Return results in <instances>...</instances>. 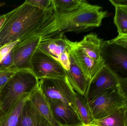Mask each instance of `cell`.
Returning a JSON list of instances; mask_svg holds the SVG:
<instances>
[{"label": "cell", "instance_id": "cell-23", "mask_svg": "<svg viewBox=\"0 0 127 126\" xmlns=\"http://www.w3.org/2000/svg\"><path fill=\"white\" fill-rule=\"evenodd\" d=\"M25 1L43 10H47L53 7L52 0H27Z\"/></svg>", "mask_w": 127, "mask_h": 126}, {"label": "cell", "instance_id": "cell-13", "mask_svg": "<svg viewBox=\"0 0 127 126\" xmlns=\"http://www.w3.org/2000/svg\"><path fill=\"white\" fill-rule=\"evenodd\" d=\"M16 126H53L33 106L29 100L22 109Z\"/></svg>", "mask_w": 127, "mask_h": 126}, {"label": "cell", "instance_id": "cell-34", "mask_svg": "<svg viewBox=\"0 0 127 126\" xmlns=\"http://www.w3.org/2000/svg\"></svg>", "mask_w": 127, "mask_h": 126}, {"label": "cell", "instance_id": "cell-5", "mask_svg": "<svg viewBox=\"0 0 127 126\" xmlns=\"http://www.w3.org/2000/svg\"><path fill=\"white\" fill-rule=\"evenodd\" d=\"M38 88L47 100H58L77 112L75 92L66 77L41 78Z\"/></svg>", "mask_w": 127, "mask_h": 126}, {"label": "cell", "instance_id": "cell-18", "mask_svg": "<svg viewBox=\"0 0 127 126\" xmlns=\"http://www.w3.org/2000/svg\"><path fill=\"white\" fill-rule=\"evenodd\" d=\"M83 0H52L54 13L57 18L70 15L80 7Z\"/></svg>", "mask_w": 127, "mask_h": 126}, {"label": "cell", "instance_id": "cell-27", "mask_svg": "<svg viewBox=\"0 0 127 126\" xmlns=\"http://www.w3.org/2000/svg\"><path fill=\"white\" fill-rule=\"evenodd\" d=\"M119 86L122 94L127 100V78L119 80Z\"/></svg>", "mask_w": 127, "mask_h": 126}, {"label": "cell", "instance_id": "cell-4", "mask_svg": "<svg viewBox=\"0 0 127 126\" xmlns=\"http://www.w3.org/2000/svg\"><path fill=\"white\" fill-rule=\"evenodd\" d=\"M88 104L93 120L106 117L125 107L127 100L119 86L101 92L88 101Z\"/></svg>", "mask_w": 127, "mask_h": 126}, {"label": "cell", "instance_id": "cell-32", "mask_svg": "<svg viewBox=\"0 0 127 126\" xmlns=\"http://www.w3.org/2000/svg\"><path fill=\"white\" fill-rule=\"evenodd\" d=\"M81 126H94V125H83Z\"/></svg>", "mask_w": 127, "mask_h": 126}, {"label": "cell", "instance_id": "cell-21", "mask_svg": "<svg viewBox=\"0 0 127 126\" xmlns=\"http://www.w3.org/2000/svg\"><path fill=\"white\" fill-rule=\"evenodd\" d=\"M114 23L117 28L119 35H127V9L116 6Z\"/></svg>", "mask_w": 127, "mask_h": 126}, {"label": "cell", "instance_id": "cell-30", "mask_svg": "<svg viewBox=\"0 0 127 126\" xmlns=\"http://www.w3.org/2000/svg\"><path fill=\"white\" fill-rule=\"evenodd\" d=\"M125 126H127V104L125 107L124 113Z\"/></svg>", "mask_w": 127, "mask_h": 126}, {"label": "cell", "instance_id": "cell-9", "mask_svg": "<svg viewBox=\"0 0 127 126\" xmlns=\"http://www.w3.org/2000/svg\"><path fill=\"white\" fill-rule=\"evenodd\" d=\"M71 41L63 33L41 40L38 48L42 52L60 62L65 71L70 66V50Z\"/></svg>", "mask_w": 127, "mask_h": 126}, {"label": "cell", "instance_id": "cell-12", "mask_svg": "<svg viewBox=\"0 0 127 126\" xmlns=\"http://www.w3.org/2000/svg\"><path fill=\"white\" fill-rule=\"evenodd\" d=\"M56 121L62 126L84 125L77 112L60 101L47 100Z\"/></svg>", "mask_w": 127, "mask_h": 126}, {"label": "cell", "instance_id": "cell-8", "mask_svg": "<svg viewBox=\"0 0 127 126\" xmlns=\"http://www.w3.org/2000/svg\"><path fill=\"white\" fill-rule=\"evenodd\" d=\"M31 70L38 79L66 77L65 70L62 64L38 47L33 56Z\"/></svg>", "mask_w": 127, "mask_h": 126}, {"label": "cell", "instance_id": "cell-33", "mask_svg": "<svg viewBox=\"0 0 127 126\" xmlns=\"http://www.w3.org/2000/svg\"><path fill=\"white\" fill-rule=\"evenodd\" d=\"M1 104L0 100V111H1Z\"/></svg>", "mask_w": 127, "mask_h": 126}, {"label": "cell", "instance_id": "cell-14", "mask_svg": "<svg viewBox=\"0 0 127 126\" xmlns=\"http://www.w3.org/2000/svg\"><path fill=\"white\" fill-rule=\"evenodd\" d=\"M69 69L65 71L66 77L75 92L86 96L90 82L87 80L80 68L76 65L71 54Z\"/></svg>", "mask_w": 127, "mask_h": 126}, {"label": "cell", "instance_id": "cell-11", "mask_svg": "<svg viewBox=\"0 0 127 126\" xmlns=\"http://www.w3.org/2000/svg\"><path fill=\"white\" fill-rule=\"evenodd\" d=\"M70 53L76 65L89 82L104 66L102 60L96 61L85 54L78 47L76 41L71 42Z\"/></svg>", "mask_w": 127, "mask_h": 126}, {"label": "cell", "instance_id": "cell-19", "mask_svg": "<svg viewBox=\"0 0 127 126\" xmlns=\"http://www.w3.org/2000/svg\"><path fill=\"white\" fill-rule=\"evenodd\" d=\"M125 107L116 110L106 117L99 120H93L89 125L97 126H125Z\"/></svg>", "mask_w": 127, "mask_h": 126}, {"label": "cell", "instance_id": "cell-20", "mask_svg": "<svg viewBox=\"0 0 127 126\" xmlns=\"http://www.w3.org/2000/svg\"><path fill=\"white\" fill-rule=\"evenodd\" d=\"M75 97L77 111L81 121L84 125H89L92 119L86 97L75 92Z\"/></svg>", "mask_w": 127, "mask_h": 126}, {"label": "cell", "instance_id": "cell-2", "mask_svg": "<svg viewBox=\"0 0 127 126\" xmlns=\"http://www.w3.org/2000/svg\"><path fill=\"white\" fill-rule=\"evenodd\" d=\"M108 15V12L103 11L101 7L90 4L83 0L75 12L64 18H57L59 34L68 32H82L99 27L103 19Z\"/></svg>", "mask_w": 127, "mask_h": 126}, {"label": "cell", "instance_id": "cell-25", "mask_svg": "<svg viewBox=\"0 0 127 126\" xmlns=\"http://www.w3.org/2000/svg\"><path fill=\"white\" fill-rule=\"evenodd\" d=\"M108 41L109 43L118 44L127 49V35H118L116 37Z\"/></svg>", "mask_w": 127, "mask_h": 126}, {"label": "cell", "instance_id": "cell-6", "mask_svg": "<svg viewBox=\"0 0 127 126\" xmlns=\"http://www.w3.org/2000/svg\"><path fill=\"white\" fill-rule=\"evenodd\" d=\"M50 37V34L47 33H36L19 40L12 50L13 62L9 68L32 71L31 61L35 52L41 40Z\"/></svg>", "mask_w": 127, "mask_h": 126}, {"label": "cell", "instance_id": "cell-1", "mask_svg": "<svg viewBox=\"0 0 127 126\" xmlns=\"http://www.w3.org/2000/svg\"><path fill=\"white\" fill-rule=\"evenodd\" d=\"M6 17L0 29V48L33 34L56 33L59 30L53 6L43 10L25 1L6 14Z\"/></svg>", "mask_w": 127, "mask_h": 126}, {"label": "cell", "instance_id": "cell-7", "mask_svg": "<svg viewBox=\"0 0 127 126\" xmlns=\"http://www.w3.org/2000/svg\"><path fill=\"white\" fill-rule=\"evenodd\" d=\"M101 57L104 66L119 80L127 78V49L108 41H103Z\"/></svg>", "mask_w": 127, "mask_h": 126}, {"label": "cell", "instance_id": "cell-17", "mask_svg": "<svg viewBox=\"0 0 127 126\" xmlns=\"http://www.w3.org/2000/svg\"><path fill=\"white\" fill-rule=\"evenodd\" d=\"M31 94L22 95L0 116V126H16L22 109Z\"/></svg>", "mask_w": 127, "mask_h": 126}, {"label": "cell", "instance_id": "cell-22", "mask_svg": "<svg viewBox=\"0 0 127 126\" xmlns=\"http://www.w3.org/2000/svg\"><path fill=\"white\" fill-rule=\"evenodd\" d=\"M20 71L0 66V94L6 84L16 72Z\"/></svg>", "mask_w": 127, "mask_h": 126}, {"label": "cell", "instance_id": "cell-15", "mask_svg": "<svg viewBox=\"0 0 127 126\" xmlns=\"http://www.w3.org/2000/svg\"><path fill=\"white\" fill-rule=\"evenodd\" d=\"M103 41L95 33H91L84 36L77 43L78 47L89 57L96 61H101V46Z\"/></svg>", "mask_w": 127, "mask_h": 126}, {"label": "cell", "instance_id": "cell-10", "mask_svg": "<svg viewBox=\"0 0 127 126\" xmlns=\"http://www.w3.org/2000/svg\"><path fill=\"white\" fill-rule=\"evenodd\" d=\"M119 85V80L117 76L104 66L90 82L85 97L89 101L101 92Z\"/></svg>", "mask_w": 127, "mask_h": 126}, {"label": "cell", "instance_id": "cell-26", "mask_svg": "<svg viewBox=\"0 0 127 126\" xmlns=\"http://www.w3.org/2000/svg\"><path fill=\"white\" fill-rule=\"evenodd\" d=\"M13 62V56L12 51L10 53L3 61L0 64V66H3L7 67H10L12 65Z\"/></svg>", "mask_w": 127, "mask_h": 126}, {"label": "cell", "instance_id": "cell-3", "mask_svg": "<svg viewBox=\"0 0 127 126\" xmlns=\"http://www.w3.org/2000/svg\"><path fill=\"white\" fill-rule=\"evenodd\" d=\"M39 80L30 70L20 71L10 80L0 94L1 111L6 112L20 97L31 94L38 86Z\"/></svg>", "mask_w": 127, "mask_h": 126}, {"label": "cell", "instance_id": "cell-16", "mask_svg": "<svg viewBox=\"0 0 127 126\" xmlns=\"http://www.w3.org/2000/svg\"><path fill=\"white\" fill-rule=\"evenodd\" d=\"M29 100L37 111L53 126H62L54 118L48 100L42 94L38 87L31 94Z\"/></svg>", "mask_w": 127, "mask_h": 126}, {"label": "cell", "instance_id": "cell-29", "mask_svg": "<svg viewBox=\"0 0 127 126\" xmlns=\"http://www.w3.org/2000/svg\"><path fill=\"white\" fill-rule=\"evenodd\" d=\"M6 14L0 16V29L3 24L6 20Z\"/></svg>", "mask_w": 127, "mask_h": 126}, {"label": "cell", "instance_id": "cell-28", "mask_svg": "<svg viewBox=\"0 0 127 126\" xmlns=\"http://www.w3.org/2000/svg\"><path fill=\"white\" fill-rule=\"evenodd\" d=\"M109 1L115 7L119 6L127 8V0H109Z\"/></svg>", "mask_w": 127, "mask_h": 126}, {"label": "cell", "instance_id": "cell-31", "mask_svg": "<svg viewBox=\"0 0 127 126\" xmlns=\"http://www.w3.org/2000/svg\"><path fill=\"white\" fill-rule=\"evenodd\" d=\"M4 4H5V3H0V7H2V6H3Z\"/></svg>", "mask_w": 127, "mask_h": 126}, {"label": "cell", "instance_id": "cell-24", "mask_svg": "<svg viewBox=\"0 0 127 126\" xmlns=\"http://www.w3.org/2000/svg\"><path fill=\"white\" fill-rule=\"evenodd\" d=\"M19 41V40L10 43L0 48V64L12 51L14 47Z\"/></svg>", "mask_w": 127, "mask_h": 126}]
</instances>
